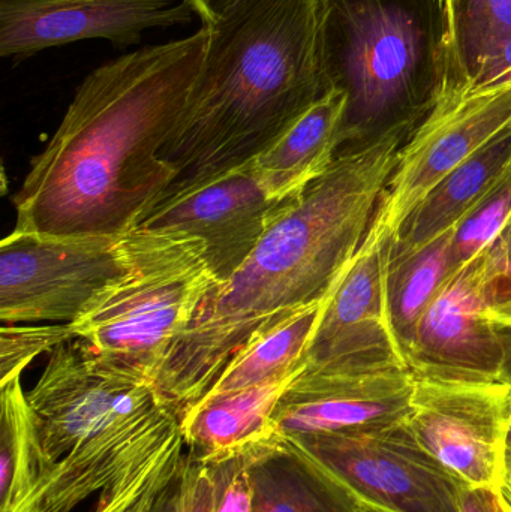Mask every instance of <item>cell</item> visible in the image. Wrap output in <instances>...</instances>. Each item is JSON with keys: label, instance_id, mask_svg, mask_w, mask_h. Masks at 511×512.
I'll return each instance as SVG.
<instances>
[{"label": "cell", "instance_id": "6da1fadb", "mask_svg": "<svg viewBox=\"0 0 511 512\" xmlns=\"http://www.w3.org/2000/svg\"><path fill=\"white\" fill-rule=\"evenodd\" d=\"M209 27L147 45L93 69L14 198L15 231L128 234L167 195L176 173L162 147L197 80Z\"/></svg>", "mask_w": 511, "mask_h": 512}, {"label": "cell", "instance_id": "7a4b0ae2", "mask_svg": "<svg viewBox=\"0 0 511 512\" xmlns=\"http://www.w3.org/2000/svg\"><path fill=\"white\" fill-rule=\"evenodd\" d=\"M417 126L398 123L345 144L332 167L291 198L239 270L207 295L155 379L180 417L243 346L335 291Z\"/></svg>", "mask_w": 511, "mask_h": 512}, {"label": "cell", "instance_id": "3957f363", "mask_svg": "<svg viewBox=\"0 0 511 512\" xmlns=\"http://www.w3.org/2000/svg\"><path fill=\"white\" fill-rule=\"evenodd\" d=\"M207 27L197 80L159 153L176 173L165 197L249 164L333 92L317 0H239Z\"/></svg>", "mask_w": 511, "mask_h": 512}, {"label": "cell", "instance_id": "277c9868", "mask_svg": "<svg viewBox=\"0 0 511 512\" xmlns=\"http://www.w3.org/2000/svg\"><path fill=\"white\" fill-rule=\"evenodd\" d=\"M27 402L38 478L18 512H72L186 450L182 417L155 382L111 363L83 339L50 352Z\"/></svg>", "mask_w": 511, "mask_h": 512}, {"label": "cell", "instance_id": "5b68a950", "mask_svg": "<svg viewBox=\"0 0 511 512\" xmlns=\"http://www.w3.org/2000/svg\"><path fill=\"white\" fill-rule=\"evenodd\" d=\"M317 20L327 83L347 95L351 141L422 123L449 92L446 0H317Z\"/></svg>", "mask_w": 511, "mask_h": 512}, {"label": "cell", "instance_id": "8992f818", "mask_svg": "<svg viewBox=\"0 0 511 512\" xmlns=\"http://www.w3.org/2000/svg\"><path fill=\"white\" fill-rule=\"evenodd\" d=\"M126 270L71 322L111 363L155 382L171 346L219 285L198 237L134 228L123 237Z\"/></svg>", "mask_w": 511, "mask_h": 512}, {"label": "cell", "instance_id": "52a82bcc", "mask_svg": "<svg viewBox=\"0 0 511 512\" xmlns=\"http://www.w3.org/2000/svg\"><path fill=\"white\" fill-rule=\"evenodd\" d=\"M123 237L12 231L0 243L2 325L77 321L90 300L126 270Z\"/></svg>", "mask_w": 511, "mask_h": 512}, {"label": "cell", "instance_id": "ba28073f", "mask_svg": "<svg viewBox=\"0 0 511 512\" xmlns=\"http://www.w3.org/2000/svg\"><path fill=\"white\" fill-rule=\"evenodd\" d=\"M510 126L511 81L443 96L402 146L362 248L389 243L444 177Z\"/></svg>", "mask_w": 511, "mask_h": 512}, {"label": "cell", "instance_id": "9c48e42d", "mask_svg": "<svg viewBox=\"0 0 511 512\" xmlns=\"http://www.w3.org/2000/svg\"><path fill=\"white\" fill-rule=\"evenodd\" d=\"M287 441L363 504L392 512H459L464 484L420 447L407 420L363 432Z\"/></svg>", "mask_w": 511, "mask_h": 512}, {"label": "cell", "instance_id": "30bf717a", "mask_svg": "<svg viewBox=\"0 0 511 512\" xmlns=\"http://www.w3.org/2000/svg\"><path fill=\"white\" fill-rule=\"evenodd\" d=\"M509 297L511 274L489 248L455 271L426 309L405 357L414 376L501 381L503 351L486 312Z\"/></svg>", "mask_w": 511, "mask_h": 512}, {"label": "cell", "instance_id": "8fae6325", "mask_svg": "<svg viewBox=\"0 0 511 512\" xmlns=\"http://www.w3.org/2000/svg\"><path fill=\"white\" fill-rule=\"evenodd\" d=\"M416 381L407 423L420 447L464 486L500 489L511 385L417 376Z\"/></svg>", "mask_w": 511, "mask_h": 512}, {"label": "cell", "instance_id": "7c38bea8", "mask_svg": "<svg viewBox=\"0 0 511 512\" xmlns=\"http://www.w3.org/2000/svg\"><path fill=\"white\" fill-rule=\"evenodd\" d=\"M416 376L404 360L303 369L275 415L281 438L363 432L407 420Z\"/></svg>", "mask_w": 511, "mask_h": 512}, {"label": "cell", "instance_id": "4fadbf2b", "mask_svg": "<svg viewBox=\"0 0 511 512\" xmlns=\"http://www.w3.org/2000/svg\"><path fill=\"white\" fill-rule=\"evenodd\" d=\"M264 191L251 162L168 195L135 228L198 237L219 283L230 279L287 209Z\"/></svg>", "mask_w": 511, "mask_h": 512}, {"label": "cell", "instance_id": "5bb4252c", "mask_svg": "<svg viewBox=\"0 0 511 512\" xmlns=\"http://www.w3.org/2000/svg\"><path fill=\"white\" fill-rule=\"evenodd\" d=\"M195 15L189 0H0V56L18 62L83 39L131 47L146 30L186 26Z\"/></svg>", "mask_w": 511, "mask_h": 512}, {"label": "cell", "instance_id": "9a60e30c", "mask_svg": "<svg viewBox=\"0 0 511 512\" xmlns=\"http://www.w3.org/2000/svg\"><path fill=\"white\" fill-rule=\"evenodd\" d=\"M387 256L389 243L360 249L324 304L305 369L405 361L387 312Z\"/></svg>", "mask_w": 511, "mask_h": 512}, {"label": "cell", "instance_id": "2e32d148", "mask_svg": "<svg viewBox=\"0 0 511 512\" xmlns=\"http://www.w3.org/2000/svg\"><path fill=\"white\" fill-rule=\"evenodd\" d=\"M350 141L347 95L333 90L255 156L252 171L270 198L288 200L323 176Z\"/></svg>", "mask_w": 511, "mask_h": 512}, {"label": "cell", "instance_id": "e0dca14e", "mask_svg": "<svg viewBox=\"0 0 511 512\" xmlns=\"http://www.w3.org/2000/svg\"><path fill=\"white\" fill-rule=\"evenodd\" d=\"M297 375L201 397L182 415L186 450L204 465H213L243 456L278 436L273 415Z\"/></svg>", "mask_w": 511, "mask_h": 512}, {"label": "cell", "instance_id": "ac0fdd59", "mask_svg": "<svg viewBox=\"0 0 511 512\" xmlns=\"http://www.w3.org/2000/svg\"><path fill=\"white\" fill-rule=\"evenodd\" d=\"M246 454L254 512H363L344 483L279 435Z\"/></svg>", "mask_w": 511, "mask_h": 512}, {"label": "cell", "instance_id": "d6986e66", "mask_svg": "<svg viewBox=\"0 0 511 512\" xmlns=\"http://www.w3.org/2000/svg\"><path fill=\"white\" fill-rule=\"evenodd\" d=\"M511 170V126L444 177L405 219L389 242V256H404L452 231Z\"/></svg>", "mask_w": 511, "mask_h": 512}, {"label": "cell", "instance_id": "ffe728a7", "mask_svg": "<svg viewBox=\"0 0 511 512\" xmlns=\"http://www.w3.org/2000/svg\"><path fill=\"white\" fill-rule=\"evenodd\" d=\"M327 298L294 313L272 330L260 334L243 346L204 396L257 387L302 372L305 369L303 361L306 349Z\"/></svg>", "mask_w": 511, "mask_h": 512}, {"label": "cell", "instance_id": "44dd1931", "mask_svg": "<svg viewBox=\"0 0 511 512\" xmlns=\"http://www.w3.org/2000/svg\"><path fill=\"white\" fill-rule=\"evenodd\" d=\"M453 231V230H452ZM452 231L404 256H387L386 301L390 325L404 358L407 357L417 327L431 306L450 270ZM407 361V360H405Z\"/></svg>", "mask_w": 511, "mask_h": 512}, {"label": "cell", "instance_id": "7402d4cb", "mask_svg": "<svg viewBox=\"0 0 511 512\" xmlns=\"http://www.w3.org/2000/svg\"><path fill=\"white\" fill-rule=\"evenodd\" d=\"M511 38V0H467L450 14V93L465 92Z\"/></svg>", "mask_w": 511, "mask_h": 512}, {"label": "cell", "instance_id": "603a6c76", "mask_svg": "<svg viewBox=\"0 0 511 512\" xmlns=\"http://www.w3.org/2000/svg\"><path fill=\"white\" fill-rule=\"evenodd\" d=\"M0 388V512H18L35 489L38 442L21 378Z\"/></svg>", "mask_w": 511, "mask_h": 512}, {"label": "cell", "instance_id": "cb8c5ba5", "mask_svg": "<svg viewBox=\"0 0 511 512\" xmlns=\"http://www.w3.org/2000/svg\"><path fill=\"white\" fill-rule=\"evenodd\" d=\"M511 215V170L453 228L450 239L452 274L485 251Z\"/></svg>", "mask_w": 511, "mask_h": 512}, {"label": "cell", "instance_id": "d4e9b609", "mask_svg": "<svg viewBox=\"0 0 511 512\" xmlns=\"http://www.w3.org/2000/svg\"><path fill=\"white\" fill-rule=\"evenodd\" d=\"M77 339L71 324L2 325L0 330V357L2 382L21 378L23 370L33 358L51 352L60 343Z\"/></svg>", "mask_w": 511, "mask_h": 512}, {"label": "cell", "instance_id": "484cf974", "mask_svg": "<svg viewBox=\"0 0 511 512\" xmlns=\"http://www.w3.org/2000/svg\"><path fill=\"white\" fill-rule=\"evenodd\" d=\"M146 512H213L210 466L186 450L176 474Z\"/></svg>", "mask_w": 511, "mask_h": 512}, {"label": "cell", "instance_id": "4316f807", "mask_svg": "<svg viewBox=\"0 0 511 512\" xmlns=\"http://www.w3.org/2000/svg\"><path fill=\"white\" fill-rule=\"evenodd\" d=\"M209 466L213 477V512H254L248 454Z\"/></svg>", "mask_w": 511, "mask_h": 512}, {"label": "cell", "instance_id": "83f0119b", "mask_svg": "<svg viewBox=\"0 0 511 512\" xmlns=\"http://www.w3.org/2000/svg\"><path fill=\"white\" fill-rule=\"evenodd\" d=\"M486 318L494 328L503 351L501 381L511 385V297L489 307Z\"/></svg>", "mask_w": 511, "mask_h": 512}, {"label": "cell", "instance_id": "f1b7e54d", "mask_svg": "<svg viewBox=\"0 0 511 512\" xmlns=\"http://www.w3.org/2000/svg\"><path fill=\"white\" fill-rule=\"evenodd\" d=\"M459 512H509L501 501L498 490L489 487H467L462 489Z\"/></svg>", "mask_w": 511, "mask_h": 512}, {"label": "cell", "instance_id": "f546056e", "mask_svg": "<svg viewBox=\"0 0 511 512\" xmlns=\"http://www.w3.org/2000/svg\"><path fill=\"white\" fill-rule=\"evenodd\" d=\"M189 2L194 6L200 20L203 21V26H210L239 0H189Z\"/></svg>", "mask_w": 511, "mask_h": 512}, {"label": "cell", "instance_id": "4dcf8cb0", "mask_svg": "<svg viewBox=\"0 0 511 512\" xmlns=\"http://www.w3.org/2000/svg\"><path fill=\"white\" fill-rule=\"evenodd\" d=\"M488 248L498 264L511 273V215L497 239Z\"/></svg>", "mask_w": 511, "mask_h": 512}, {"label": "cell", "instance_id": "1f68e13d", "mask_svg": "<svg viewBox=\"0 0 511 512\" xmlns=\"http://www.w3.org/2000/svg\"><path fill=\"white\" fill-rule=\"evenodd\" d=\"M498 493H500L501 501H503L504 507L507 508V511L511 512V486L509 483L501 484L500 489H498Z\"/></svg>", "mask_w": 511, "mask_h": 512}, {"label": "cell", "instance_id": "d6a6232c", "mask_svg": "<svg viewBox=\"0 0 511 512\" xmlns=\"http://www.w3.org/2000/svg\"><path fill=\"white\" fill-rule=\"evenodd\" d=\"M511 486V447H507L506 456H504V481Z\"/></svg>", "mask_w": 511, "mask_h": 512}, {"label": "cell", "instance_id": "836d02e7", "mask_svg": "<svg viewBox=\"0 0 511 512\" xmlns=\"http://www.w3.org/2000/svg\"><path fill=\"white\" fill-rule=\"evenodd\" d=\"M363 512H392L384 510V508L375 507V505H369L365 504V507H363Z\"/></svg>", "mask_w": 511, "mask_h": 512}, {"label": "cell", "instance_id": "e575fe53", "mask_svg": "<svg viewBox=\"0 0 511 512\" xmlns=\"http://www.w3.org/2000/svg\"><path fill=\"white\" fill-rule=\"evenodd\" d=\"M507 447H511V427L509 430V436H507Z\"/></svg>", "mask_w": 511, "mask_h": 512}, {"label": "cell", "instance_id": "d590c367", "mask_svg": "<svg viewBox=\"0 0 511 512\" xmlns=\"http://www.w3.org/2000/svg\"><path fill=\"white\" fill-rule=\"evenodd\" d=\"M511 274V273H510Z\"/></svg>", "mask_w": 511, "mask_h": 512}]
</instances>
